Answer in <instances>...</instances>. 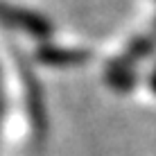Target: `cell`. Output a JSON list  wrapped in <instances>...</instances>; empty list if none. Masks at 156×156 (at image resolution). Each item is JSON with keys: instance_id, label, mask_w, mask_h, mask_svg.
<instances>
[{"instance_id": "6da1fadb", "label": "cell", "mask_w": 156, "mask_h": 156, "mask_svg": "<svg viewBox=\"0 0 156 156\" xmlns=\"http://www.w3.org/2000/svg\"><path fill=\"white\" fill-rule=\"evenodd\" d=\"M0 23L18 32H25V34L34 36L39 41H48L52 36V23L45 16L32 12V9H25V7L2 2V0H0Z\"/></svg>"}, {"instance_id": "7a4b0ae2", "label": "cell", "mask_w": 156, "mask_h": 156, "mask_svg": "<svg viewBox=\"0 0 156 156\" xmlns=\"http://www.w3.org/2000/svg\"><path fill=\"white\" fill-rule=\"evenodd\" d=\"M36 59L41 63H50V66H75V63L88 61V52L68 50V48H57V45L45 43L36 50Z\"/></svg>"}, {"instance_id": "3957f363", "label": "cell", "mask_w": 156, "mask_h": 156, "mask_svg": "<svg viewBox=\"0 0 156 156\" xmlns=\"http://www.w3.org/2000/svg\"><path fill=\"white\" fill-rule=\"evenodd\" d=\"M106 79H109V84L113 86L118 90H127L129 86L133 82V70L129 68L127 59H120V61H113L109 66V70H106Z\"/></svg>"}, {"instance_id": "277c9868", "label": "cell", "mask_w": 156, "mask_h": 156, "mask_svg": "<svg viewBox=\"0 0 156 156\" xmlns=\"http://www.w3.org/2000/svg\"><path fill=\"white\" fill-rule=\"evenodd\" d=\"M149 84H152V88H154V93H156V70H154V75H152V82H149Z\"/></svg>"}]
</instances>
